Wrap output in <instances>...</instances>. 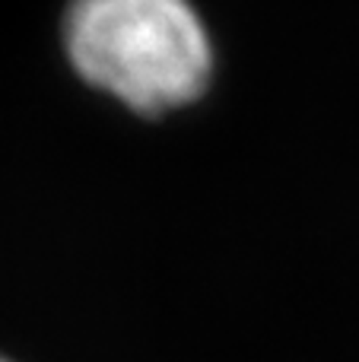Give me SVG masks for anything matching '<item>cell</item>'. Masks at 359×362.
I'll return each mask as SVG.
<instances>
[{"instance_id":"6da1fadb","label":"cell","mask_w":359,"mask_h":362,"mask_svg":"<svg viewBox=\"0 0 359 362\" xmlns=\"http://www.w3.org/2000/svg\"><path fill=\"white\" fill-rule=\"evenodd\" d=\"M67 48L83 80L140 115L194 102L213 74L207 32L184 0H76Z\"/></svg>"},{"instance_id":"7a4b0ae2","label":"cell","mask_w":359,"mask_h":362,"mask_svg":"<svg viewBox=\"0 0 359 362\" xmlns=\"http://www.w3.org/2000/svg\"><path fill=\"white\" fill-rule=\"evenodd\" d=\"M0 362H6V359H0Z\"/></svg>"}]
</instances>
